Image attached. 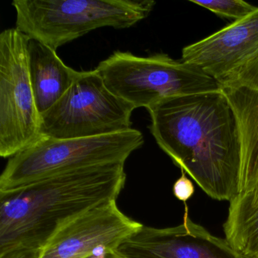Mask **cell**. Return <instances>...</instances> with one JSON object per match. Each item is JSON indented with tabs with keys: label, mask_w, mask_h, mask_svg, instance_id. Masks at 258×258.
<instances>
[{
	"label": "cell",
	"mask_w": 258,
	"mask_h": 258,
	"mask_svg": "<svg viewBox=\"0 0 258 258\" xmlns=\"http://www.w3.org/2000/svg\"><path fill=\"white\" fill-rule=\"evenodd\" d=\"M147 110L151 134L175 165L210 197L229 202L238 191L241 151L222 92L170 98Z\"/></svg>",
	"instance_id": "1"
},
{
	"label": "cell",
	"mask_w": 258,
	"mask_h": 258,
	"mask_svg": "<svg viewBox=\"0 0 258 258\" xmlns=\"http://www.w3.org/2000/svg\"><path fill=\"white\" fill-rule=\"evenodd\" d=\"M124 164L83 169L0 192V254L19 247L43 249L64 226L117 200Z\"/></svg>",
	"instance_id": "2"
},
{
	"label": "cell",
	"mask_w": 258,
	"mask_h": 258,
	"mask_svg": "<svg viewBox=\"0 0 258 258\" xmlns=\"http://www.w3.org/2000/svg\"><path fill=\"white\" fill-rule=\"evenodd\" d=\"M153 0H14L16 28L57 50L85 34L126 29L153 11Z\"/></svg>",
	"instance_id": "3"
},
{
	"label": "cell",
	"mask_w": 258,
	"mask_h": 258,
	"mask_svg": "<svg viewBox=\"0 0 258 258\" xmlns=\"http://www.w3.org/2000/svg\"><path fill=\"white\" fill-rule=\"evenodd\" d=\"M143 144V134L134 128L89 138L58 140L40 136L31 146L9 158L0 176V192L83 169L124 164Z\"/></svg>",
	"instance_id": "4"
},
{
	"label": "cell",
	"mask_w": 258,
	"mask_h": 258,
	"mask_svg": "<svg viewBox=\"0 0 258 258\" xmlns=\"http://www.w3.org/2000/svg\"><path fill=\"white\" fill-rule=\"evenodd\" d=\"M95 70L111 93L135 109H148L170 98L221 91L203 71L167 54L140 57L116 51Z\"/></svg>",
	"instance_id": "5"
},
{
	"label": "cell",
	"mask_w": 258,
	"mask_h": 258,
	"mask_svg": "<svg viewBox=\"0 0 258 258\" xmlns=\"http://www.w3.org/2000/svg\"><path fill=\"white\" fill-rule=\"evenodd\" d=\"M134 107L111 93L96 71L82 72L64 96L40 114V136L89 138L131 129Z\"/></svg>",
	"instance_id": "6"
},
{
	"label": "cell",
	"mask_w": 258,
	"mask_h": 258,
	"mask_svg": "<svg viewBox=\"0 0 258 258\" xmlns=\"http://www.w3.org/2000/svg\"><path fill=\"white\" fill-rule=\"evenodd\" d=\"M30 37L17 28L0 34V155L10 158L40 137L28 66Z\"/></svg>",
	"instance_id": "7"
},
{
	"label": "cell",
	"mask_w": 258,
	"mask_h": 258,
	"mask_svg": "<svg viewBox=\"0 0 258 258\" xmlns=\"http://www.w3.org/2000/svg\"><path fill=\"white\" fill-rule=\"evenodd\" d=\"M124 258H243L225 238L212 235L188 217L174 227L142 226L116 249Z\"/></svg>",
	"instance_id": "8"
},
{
	"label": "cell",
	"mask_w": 258,
	"mask_h": 258,
	"mask_svg": "<svg viewBox=\"0 0 258 258\" xmlns=\"http://www.w3.org/2000/svg\"><path fill=\"white\" fill-rule=\"evenodd\" d=\"M142 226L121 212L112 201L64 226L43 248L40 258H84L100 249L116 250Z\"/></svg>",
	"instance_id": "9"
},
{
	"label": "cell",
	"mask_w": 258,
	"mask_h": 258,
	"mask_svg": "<svg viewBox=\"0 0 258 258\" xmlns=\"http://www.w3.org/2000/svg\"><path fill=\"white\" fill-rule=\"evenodd\" d=\"M258 54V8L212 35L188 45L182 60L220 82Z\"/></svg>",
	"instance_id": "10"
},
{
	"label": "cell",
	"mask_w": 258,
	"mask_h": 258,
	"mask_svg": "<svg viewBox=\"0 0 258 258\" xmlns=\"http://www.w3.org/2000/svg\"><path fill=\"white\" fill-rule=\"evenodd\" d=\"M219 84L235 116L239 136L240 192L258 181V54Z\"/></svg>",
	"instance_id": "11"
},
{
	"label": "cell",
	"mask_w": 258,
	"mask_h": 258,
	"mask_svg": "<svg viewBox=\"0 0 258 258\" xmlns=\"http://www.w3.org/2000/svg\"><path fill=\"white\" fill-rule=\"evenodd\" d=\"M28 66L40 114L53 106L82 73L66 66L55 49L31 38L28 45Z\"/></svg>",
	"instance_id": "12"
},
{
	"label": "cell",
	"mask_w": 258,
	"mask_h": 258,
	"mask_svg": "<svg viewBox=\"0 0 258 258\" xmlns=\"http://www.w3.org/2000/svg\"><path fill=\"white\" fill-rule=\"evenodd\" d=\"M229 203L223 224L225 239L243 258L249 257L258 247V181L237 193Z\"/></svg>",
	"instance_id": "13"
},
{
	"label": "cell",
	"mask_w": 258,
	"mask_h": 258,
	"mask_svg": "<svg viewBox=\"0 0 258 258\" xmlns=\"http://www.w3.org/2000/svg\"><path fill=\"white\" fill-rule=\"evenodd\" d=\"M190 2L233 22L247 17L258 8L242 0H190Z\"/></svg>",
	"instance_id": "14"
},
{
	"label": "cell",
	"mask_w": 258,
	"mask_h": 258,
	"mask_svg": "<svg viewBox=\"0 0 258 258\" xmlns=\"http://www.w3.org/2000/svg\"><path fill=\"white\" fill-rule=\"evenodd\" d=\"M181 171L182 176L173 184V191L176 199L185 203L194 194L195 187L192 182L185 176V172Z\"/></svg>",
	"instance_id": "15"
},
{
	"label": "cell",
	"mask_w": 258,
	"mask_h": 258,
	"mask_svg": "<svg viewBox=\"0 0 258 258\" xmlns=\"http://www.w3.org/2000/svg\"><path fill=\"white\" fill-rule=\"evenodd\" d=\"M43 249L19 247L0 254V258H40Z\"/></svg>",
	"instance_id": "16"
},
{
	"label": "cell",
	"mask_w": 258,
	"mask_h": 258,
	"mask_svg": "<svg viewBox=\"0 0 258 258\" xmlns=\"http://www.w3.org/2000/svg\"><path fill=\"white\" fill-rule=\"evenodd\" d=\"M84 258H124L116 250L102 248Z\"/></svg>",
	"instance_id": "17"
},
{
	"label": "cell",
	"mask_w": 258,
	"mask_h": 258,
	"mask_svg": "<svg viewBox=\"0 0 258 258\" xmlns=\"http://www.w3.org/2000/svg\"><path fill=\"white\" fill-rule=\"evenodd\" d=\"M247 258H258V247L256 248V250H255L254 253H252V254Z\"/></svg>",
	"instance_id": "18"
}]
</instances>
